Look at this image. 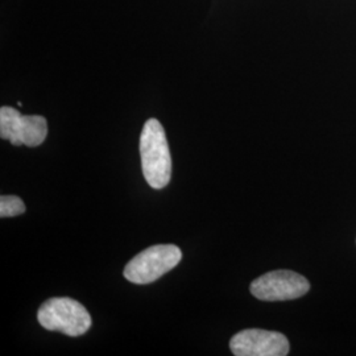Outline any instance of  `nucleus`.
I'll list each match as a JSON object with an SVG mask.
<instances>
[{"instance_id": "1", "label": "nucleus", "mask_w": 356, "mask_h": 356, "mask_svg": "<svg viewBox=\"0 0 356 356\" xmlns=\"http://www.w3.org/2000/svg\"><path fill=\"white\" fill-rule=\"evenodd\" d=\"M140 156L143 175L148 185L164 189L172 177V157L165 131L157 119H148L140 135Z\"/></svg>"}, {"instance_id": "2", "label": "nucleus", "mask_w": 356, "mask_h": 356, "mask_svg": "<svg viewBox=\"0 0 356 356\" xmlns=\"http://www.w3.org/2000/svg\"><path fill=\"white\" fill-rule=\"evenodd\" d=\"M40 325L49 331L69 337L83 335L91 327V317L85 306L69 297H54L40 306Z\"/></svg>"}, {"instance_id": "3", "label": "nucleus", "mask_w": 356, "mask_h": 356, "mask_svg": "<svg viewBox=\"0 0 356 356\" xmlns=\"http://www.w3.org/2000/svg\"><path fill=\"white\" fill-rule=\"evenodd\" d=\"M181 259L182 252L177 245L157 244L136 254L126 266L123 273L128 281L147 285L177 267Z\"/></svg>"}, {"instance_id": "4", "label": "nucleus", "mask_w": 356, "mask_h": 356, "mask_svg": "<svg viewBox=\"0 0 356 356\" xmlns=\"http://www.w3.org/2000/svg\"><path fill=\"white\" fill-rule=\"evenodd\" d=\"M48 136V122L40 115H22L16 108H0V138L15 147H38Z\"/></svg>"}, {"instance_id": "5", "label": "nucleus", "mask_w": 356, "mask_h": 356, "mask_svg": "<svg viewBox=\"0 0 356 356\" xmlns=\"http://www.w3.org/2000/svg\"><path fill=\"white\" fill-rule=\"evenodd\" d=\"M310 289L305 277L293 270H273L252 281L250 291L260 301L297 300Z\"/></svg>"}, {"instance_id": "6", "label": "nucleus", "mask_w": 356, "mask_h": 356, "mask_svg": "<svg viewBox=\"0 0 356 356\" xmlns=\"http://www.w3.org/2000/svg\"><path fill=\"white\" fill-rule=\"evenodd\" d=\"M229 348L236 356H285L291 346L288 338L277 331L247 329L231 338Z\"/></svg>"}, {"instance_id": "7", "label": "nucleus", "mask_w": 356, "mask_h": 356, "mask_svg": "<svg viewBox=\"0 0 356 356\" xmlns=\"http://www.w3.org/2000/svg\"><path fill=\"white\" fill-rule=\"evenodd\" d=\"M26 204L16 195H1L0 197V216L8 218L23 214L26 211Z\"/></svg>"}]
</instances>
